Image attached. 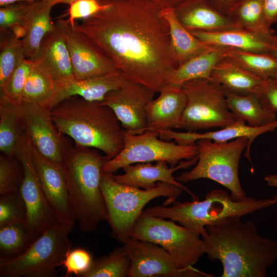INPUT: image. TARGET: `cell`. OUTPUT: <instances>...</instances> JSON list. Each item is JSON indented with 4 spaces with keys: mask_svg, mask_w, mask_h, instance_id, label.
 <instances>
[{
    "mask_svg": "<svg viewBox=\"0 0 277 277\" xmlns=\"http://www.w3.org/2000/svg\"><path fill=\"white\" fill-rule=\"evenodd\" d=\"M128 78L119 70L77 80L58 89L51 108L62 101L72 96H80L89 101L101 102L109 92L120 88Z\"/></svg>",
    "mask_w": 277,
    "mask_h": 277,
    "instance_id": "24",
    "label": "cell"
},
{
    "mask_svg": "<svg viewBox=\"0 0 277 277\" xmlns=\"http://www.w3.org/2000/svg\"><path fill=\"white\" fill-rule=\"evenodd\" d=\"M212 7L229 15L231 12L243 0H206Z\"/></svg>",
    "mask_w": 277,
    "mask_h": 277,
    "instance_id": "44",
    "label": "cell"
},
{
    "mask_svg": "<svg viewBox=\"0 0 277 277\" xmlns=\"http://www.w3.org/2000/svg\"><path fill=\"white\" fill-rule=\"evenodd\" d=\"M106 161L96 149L70 147L63 164L71 211L84 232L94 231L107 220L108 213L101 189L102 168Z\"/></svg>",
    "mask_w": 277,
    "mask_h": 277,
    "instance_id": "4",
    "label": "cell"
},
{
    "mask_svg": "<svg viewBox=\"0 0 277 277\" xmlns=\"http://www.w3.org/2000/svg\"><path fill=\"white\" fill-rule=\"evenodd\" d=\"M229 49L213 48L178 66L168 76L166 84L182 87L186 82L199 78L210 79L212 70Z\"/></svg>",
    "mask_w": 277,
    "mask_h": 277,
    "instance_id": "29",
    "label": "cell"
},
{
    "mask_svg": "<svg viewBox=\"0 0 277 277\" xmlns=\"http://www.w3.org/2000/svg\"><path fill=\"white\" fill-rule=\"evenodd\" d=\"M159 137V132L155 130L132 134L124 130L122 149L114 157L105 162L102 171L113 174L128 165L157 161L165 162L174 167L183 160L197 156L196 144L182 145Z\"/></svg>",
    "mask_w": 277,
    "mask_h": 277,
    "instance_id": "11",
    "label": "cell"
},
{
    "mask_svg": "<svg viewBox=\"0 0 277 277\" xmlns=\"http://www.w3.org/2000/svg\"><path fill=\"white\" fill-rule=\"evenodd\" d=\"M30 152L45 195L60 223L71 231L75 221L69 204V193L63 165L42 155L30 142Z\"/></svg>",
    "mask_w": 277,
    "mask_h": 277,
    "instance_id": "16",
    "label": "cell"
},
{
    "mask_svg": "<svg viewBox=\"0 0 277 277\" xmlns=\"http://www.w3.org/2000/svg\"><path fill=\"white\" fill-rule=\"evenodd\" d=\"M101 189L106 206L109 223L113 238L122 243L129 237L130 232L143 211L145 206L151 200L166 197L164 206L173 204L183 190L174 185L158 182L150 189L121 184L112 174L102 172Z\"/></svg>",
    "mask_w": 277,
    "mask_h": 277,
    "instance_id": "6",
    "label": "cell"
},
{
    "mask_svg": "<svg viewBox=\"0 0 277 277\" xmlns=\"http://www.w3.org/2000/svg\"><path fill=\"white\" fill-rule=\"evenodd\" d=\"M34 241L25 222L0 226V259L19 255Z\"/></svg>",
    "mask_w": 277,
    "mask_h": 277,
    "instance_id": "35",
    "label": "cell"
},
{
    "mask_svg": "<svg viewBox=\"0 0 277 277\" xmlns=\"http://www.w3.org/2000/svg\"><path fill=\"white\" fill-rule=\"evenodd\" d=\"M186 97V106L179 129L196 132L224 128L238 119L229 109L226 90L209 79L191 80L182 86Z\"/></svg>",
    "mask_w": 277,
    "mask_h": 277,
    "instance_id": "10",
    "label": "cell"
},
{
    "mask_svg": "<svg viewBox=\"0 0 277 277\" xmlns=\"http://www.w3.org/2000/svg\"><path fill=\"white\" fill-rule=\"evenodd\" d=\"M129 237L156 244L167 251L181 269L194 268L205 254L204 242L197 233L175 223L172 220L152 216L144 210Z\"/></svg>",
    "mask_w": 277,
    "mask_h": 277,
    "instance_id": "9",
    "label": "cell"
},
{
    "mask_svg": "<svg viewBox=\"0 0 277 277\" xmlns=\"http://www.w3.org/2000/svg\"><path fill=\"white\" fill-rule=\"evenodd\" d=\"M171 206H154L144 211L152 216L176 222L202 237L207 234V226L229 217H242L277 205V194L263 199L248 197L243 201H235L227 191L213 189L206 194L202 201H176Z\"/></svg>",
    "mask_w": 277,
    "mask_h": 277,
    "instance_id": "5",
    "label": "cell"
},
{
    "mask_svg": "<svg viewBox=\"0 0 277 277\" xmlns=\"http://www.w3.org/2000/svg\"><path fill=\"white\" fill-rule=\"evenodd\" d=\"M38 1L39 0H0V6L1 7L17 2H27L29 3H32Z\"/></svg>",
    "mask_w": 277,
    "mask_h": 277,
    "instance_id": "49",
    "label": "cell"
},
{
    "mask_svg": "<svg viewBox=\"0 0 277 277\" xmlns=\"http://www.w3.org/2000/svg\"><path fill=\"white\" fill-rule=\"evenodd\" d=\"M155 93L148 87L128 79L120 88L109 92L100 102L112 110L124 130L141 134L146 130V106Z\"/></svg>",
    "mask_w": 277,
    "mask_h": 277,
    "instance_id": "14",
    "label": "cell"
},
{
    "mask_svg": "<svg viewBox=\"0 0 277 277\" xmlns=\"http://www.w3.org/2000/svg\"><path fill=\"white\" fill-rule=\"evenodd\" d=\"M31 61L50 75L56 90L76 80L66 43L65 19L60 18L54 24Z\"/></svg>",
    "mask_w": 277,
    "mask_h": 277,
    "instance_id": "17",
    "label": "cell"
},
{
    "mask_svg": "<svg viewBox=\"0 0 277 277\" xmlns=\"http://www.w3.org/2000/svg\"><path fill=\"white\" fill-rule=\"evenodd\" d=\"M93 259L89 251L82 248L71 249L67 253L63 266L65 276L82 277L90 268Z\"/></svg>",
    "mask_w": 277,
    "mask_h": 277,
    "instance_id": "40",
    "label": "cell"
},
{
    "mask_svg": "<svg viewBox=\"0 0 277 277\" xmlns=\"http://www.w3.org/2000/svg\"><path fill=\"white\" fill-rule=\"evenodd\" d=\"M0 91L18 67L26 58L22 40L16 38L9 30L1 31Z\"/></svg>",
    "mask_w": 277,
    "mask_h": 277,
    "instance_id": "34",
    "label": "cell"
},
{
    "mask_svg": "<svg viewBox=\"0 0 277 277\" xmlns=\"http://www.w3.org/2000/svg\"><path fill=\"white\" fill-rule=\"evenodd\" d=\"M181 24L190 32H214L239 28L232 18L206 0H186L174 8Z\"/></svg>",
    "mask_w": 277,
    "mask_h": 277,
    "instance_id": "22",
    "label": "cell"
},
{
    "mask_svg": "<svg viewBox=\"0 0 277 277\" xmlns=\"http://www.w3.org/2000/svg\"><path fill=\"white\" fill-rule=\"evenodd\" d=\"M22 104L26 129L32 144L42 155L63 165L71 146L56 128L52 118L51 109L36 104Z\"/></svg>",
    "mask_w": 277,
    "mask_h": 277,
    "instance_id": "15",
    "label": "cell"
},
{
    "mask_svg": "<svg viewBox=\"0 0 277 277\" xmlns=\"http://www.w3.org/2000/svg\"><path fill=\"white\" fill-rule=\"evenodd\" d=\"M159 92V96L146 106V130L179 129L186 104L182 87L166 84Z\"/></svg>",
    "mask_w": 277,
    "mask_h": 277,
    "instance_id": "20",
    "label": "cell"
},
{
    "mask_svg": "<svg viewBox=\"0 0 277 277\" xmlns=\"http://www.w3.org/2000/svg\"><path fill=\"white\" fill-rule=\"evenodd\" d=\"M65 33L75 78L81 80L118 69L113 61L65 20Z\"/></svg>",
    "mask_w": 277,
    "mask_h": 277,
    "instance_id": "18",
    "label": "cell"
},
{
    "mask_svg": "<svg viewBox=\"0 0 277 277\" xmlns=\"http://www.w3.org/2000/svg\"><path fill=\"white\" fill-rule=\"evenodd\" d=\"M23 176V167L16 156L1 154L0 196L19 191Z\"/></svg>",
    "mask_w": 277,
    "mask_h": 277,
    "instance_id": "37",
    "label": "cell"
},
{
    "mask_svg": "<svg viewBox=\"0 0 277 277\" xmlns=\"http://www.w3.org/2000/svg\"><path fill=\"white\" fill-rule=\"evenodd\" d=\"M69 5L66 13L63 16H68L67 23L73 27L78 19H85L98 11L102 7L100 0H73Z\"/></svg>",
    "mask_w": 277,
    "mask_h": 277,
    "instance_id": "42",
    "label": "cell"
},
{
    "mask_svg": "<svg viewBox=\"0 0 277 277\" xmlns=\"http://www.w3.org/2000/svg\"><path fill=\"white\" fill-rule=\"evenodd\" d=\"M195 144L198 152L195 166L176 179L182 183L209 179L229 190L233 200H246L248 197L239 179V165L242 153L247 148L248 139L242 137L222 143L201 139Z\"/></svg>",
    "mask_w": 277,
    "mask_h": 277,
    "instance_id": "7",
    "label": "cell"
},
{
    "mask_svg": "<svg viewBox=\"0 0 277 277\" xmlns=\"http://www.w3.org/2000/svg\"><path fill=\"white\" fill-rule=\"evenodd\" d=\"M254 93L266 109L273 113H277V80H265Z\"/></svg>",
    "mask_w": 277,
    "mask_h": 277,
    "instance_id": "43",
    "label": "cell"
},
{
    "mask_svg": "<svg viewBox=\"0 0 277 277\" xmlns=\"http://www.w3.org/2000/svg\"><path fill=\"white\" fill-rule=\"evenodd\" d=\"M224 219L206 227L205 254L223 266L222 277H266L277 260V241L261 236L251 220Z\"/></svg>",
    "mask_w": 277,
    "mask_h": 277,
    "instance_id": "2",
    "label": "cell"
},
{
    "mask_svg": "<svg viewBox=\"0 0 277 277\" xmlns=\"http://www.w3.org/2000/svg\"><path fill=\"white\" fill-rule=\"evenodd\" d=\"M161 13L169 25L171 54L177 66L214 47L188 31L177 18L173 8H163Z\"/></svg>",
    "mask_w": 277,
    "mask_h": 277,
    "instance_id": "26",
    "label": "cell"
},
{
    "mask_svg": "<svg viewBox=\"0 0 277 277\" xmlns=\"http://www.w3.org/2000/svg\"><path fill=\"white\" fill-rule=\"evenodd\" d=\"M27 211L20 191L0 196V226L25 222Z\"/></svg>",
    "mask_w": 277,
    "mask_h": 277,
    "instance_id": "39",
    "label": "cell"
},
{
    "mask_svg": "<svg viewBox=\"0 0 277 277\" xmlns=\"http://www.w3.org/2000/svg\"><path fill=\"white\" fill-rule=\"evenodd\" d=\"M22 104L0 96V150L8 156H16L26 131Z\"/></svg>",
    "mask_w": 277,
    "mask_h": 277,
    "instance_id": "25",
    "label": "cell"
},
{
    "mask_svg": "<svg viewBox=\"0 0 277 277\" xmlns=\"http://www.w3.org/2000/svg\"><path fill=\"white\" fill-rule=\"evenodd\" d=\"M130 259L123 247L109 254L93 259L89 270L82 277H126L130 268Z\"/></svg>",
    "mask_w": 277,
    "mask_h": 277,
    "instance_id": "36",
    "label": "cell"
},
{
    "mask_svg": "<svg viewBox=\"0 0 277 277\" xmlns=\"http://www.w3.org/2000/svg\"><path fill=\"white\" fill-rule=\"evenodd\" d=\"M32 3L18 2L1 7L0 9L1 31L8 30L11 26L16 23L25 25L26 18Z\"/></svg>",
    "mask_w": 277,
    "mask_h": 277,
    "instance_id": "41",
    "label": "cell"
},
{
    "mask_svg": "<svg viewBox=\"0 0 277 277\" xmlns=\"http://www.w3.org/2000/svg\"><path fill=\"white\" fill-rule=\"evenodd\" d=\"M158 4L162 7H172L174 8L181 4L183 3L186 0H152Z\"/></svg>",
    "mask_w": 277,
    "mask_h": 277,
    "instance_id": "47",
    "label": "cell"
},
{
    "mask_svg": "<svg viewBox=\"0 0 277 277\" xmlns=\"http://www.w3.org/2000/svg\"><path fill=\"white\" fill-rule=\"evenodd\" d=\"M197 161V156L190 160L182 161L175 166L171 167L164 161L156 162L155 164L151 162L137 163L124 167L122 168L124 171L123 174H112V176L121 184L144 189L153 188L158 182L168 183L182 189L190 195L193 200H198L195 195L173 175L176 171L187 168L195 164Z\"/></svg>",
    "mask_w": 277,
    "mask_h": 277,
    "instance_id": "19",
    "label": "cell"
},
{
    "mask_svg": "<svg viewBox=\"0 0 277 277\" xmlns=\"http://www.w3.org/2000/svg\"><path fill=\"white\" fill-rule=\"evenodd\" d=\"M266 19L271 27L277 22V0H264Z\"/></svg>",
    "mask_w": 277,
    "mask_h": 277,
    "instance_id": "45",
    "label": "cell"
},
{
    "mask_svg": "<svg viewBox=\"0 0 277 277\" xmlns=\"http://www.w3.org/2000/svg\"><path fill=\"white\" fill-rule=\"evenodd\" d=\"M271 54L277 58V35L274 36L273 47L271 52Z\"/></svg>",
    "mask_w": 277,
    "mask_h": 277,
    "instance_id": "50",
    "label": "cell"
},
{
    "mask_svg": "<svg viewBox=\"0 0 277 277\" xmlns=\"http://www.w3.org/2000/svg\"><path fill=\"white\" fill-rule=\"evenodd\" d=\"M56 4L55 2L46 0L32 3L25 22L27 33L22 39L27 58L31 60L34 57L45 35L53 29L54 24L50 14Z\"/></svg>",
    "mask_w": 277,
    "mask_h": 277,
    "instance_id": "27",
    "label": "cell"
},
{
    "mask_svg": "<svg viewBox=\"0 0 277 277\" xmlns=\"http://www.w3.org/2000/svg\"><path fill=\"white\" fill-rule=\"evenodd\" d=\"M131 261L128 277L212 276L195 268L181 269L160 246L131 237L122 243Z\"/></svg>",
    "mask_w": 277,
    "mask_h": 277,
    "instance_id": "13",
    "label": "cell"
},
{
    "mask_svg": "<svg viewBox=\"0 0 277 277\" xmlns=\"http://www.w3.org/2000/svg\"><path fill=\"white\" fill-rule=\"evenodd\" d=\"M228 107L238 119L252 127H261L275 121L276 114L269 111L254 93L240 95L226 91Z\"/></svg>",
    "mask_w": 277,
    "mask_h": 277,
    "instance_id": "30",
    "label": "cell"
},
{
    "mask_svg": "<svg viewBox=\"0 0 277 277\" xmlns=\"http://www.w3.org/2000/svg\"><path fill=\"white\" fill-rule=\"evenodd\" d=\"M229 15L239 28L261 33H275L267 23L264 0H243Z\"/></svg>",
    "mask_w": 277,
    "mask_h": 277,
    "instance_id": "33",
    "label": "cell"
},
{
    "mask_svg": "<svg viewBox=\"0 0 277 277\" xmlns=\"http://www.w3.org/2000/svg\"><path fill=\"white\" fill-rule=\"evenodd\" d=\"M209 80L221 85L226 91L240 95L254 93L265 81L225 57L214 67Z\"/></svg>",
    "mask_w": 277,
    "mask_h": 277,
    "instance_id": "28",
    "label": "cell"
},
{
    "mask_svg": "<svg viewBox=\"0 0 277 277\" xmlns=\"http://www.w3.org/2000/svg\"><path fill=\"white\" fill-rule=\"evenodd\" d=\"M69 229L60 223L46 229L19 255L0 259L1 277H56L71 249Z\"/></svg>",
    "mask_w": 277,
    "mask_h": 277,
    "instance_id": "8",
    "label": "cell"
},
{
    "mask_svg": "<svg viewBox=\"0 0 277 277\" xmlns=\"http://www.w3.org/2000/svg\"><path fill=\"white\" fill-rule=\"evenodd\" d=\"M276 128L277 120L265 126L252 127L247 125L244 120L238 119L234 123L214 131L199 133L189 131L176 132L168 129L158 132L160 138L167 141L174 140L176 143L182 145L194 144L197 141L201 139H207L215 142L222 143L239 137H246L248 139V145L245 156L251 161L250 148L253 141L261 134L273 131Z\"/></svg>",
    "mask_w": 277,
    "mask_h": 277,
    "instance_id": "21",
    "label": "cell"
},
{
    "mask_svg": "<svg viewBox=\"0 0 277 277\" xmlns=\"http://www.w3.org/2000/svg\"><path fill=\"white\" fill-rule=\"evenodd\" d=\"M264 180L268 186L277 188V174L267 175L265 176Z\"/></svg>",
    "mask_w": 277,
    "mask_h": 277,
    "instance_id": "48",
    "label": "cell"
},
{
    "mask_svg": "<svg viewBox=\"0 0 277 277\" xmlns=\"http://www.w3.org/2000/svg\"><path fill=\"white\" fill-rule=\"evenodd\" d=\"M14 36L18 39H23L27 33V28L25 25L16 23L11 26L9 29Z\"/></svg>",
    "mask_w": 277,
    "mask_h": 277,
    "instance_id": "46",
    "label": "cell"
},
{
    "mask_svg": "<svg viewBox=\"0 0 277 277\" xmlns=\"http://www.w3.org/2000/svg\"><path fill=\"white\" fill-rule=\"evenodd\" d=\"M30 138L25 131L16 156L21 162L24 176L20 192L25 203V223L34 240L51 226L60 223L41 186L30 152Z\"/></svg>",
    "mask_w": 277,
    "mask_h": 277,
    "instance_id": "12",
    "label": "cell"
},
{
    "mask_svg": "<svg viewBox=\"0 0 277 277\" xmlns=\"http://www.w3.org/2000/svg\"><path fill=\"white\" fill-rule=\"evenodd\" d=\"M191 33L212 47L266 54H271L275 35V33H261L241 28L214 32Z\"/></svg>",
    "mask_w": 277,
    "mask_h": 277,
    "instance_id": "23",
    "label": "cell"
},
{
    "mask_svg": "<svg viewBox=\"0 0 277 277\" xmlns=\"http://www.w3.org/2000/svg\"><path fill=\"white\" fill-rule=\"evenodd\" d=\"M101 9L72 27L94 43L127 77L159 92L178 66L163 8L152 0H100Z\"/></svg>",
    "mask_w": 277,
    "mask_h": 277,
    "instance_id": "1",
    "label": "cell"
},
{
    "mask_svg": "<svg viewBox=\"0 0 277 277\" xmlns=\"http://www.w3.org/2000/svg\"><path fill=\"white\" fill-rule=\"evenodd\" d=\"M56 91V85L52 77L34 64L23 91L22 103L36 104L51 109Z\"/></svg>",
    "mask_w": 277,
    "mask_h": 277,
    "instance_id": "31",
    "label": "cell"
},
{
    "mask_svg": "<svg viewBox=\"0 0 277 277\" xmlns=\"http://www.w3.org/2000/svg\"><path fill=\"white\" fill-rule=\"evenodd\" d=\"M59 132L71 137L76 146L95 148L106 161L116 156L124 146V129L112 110L100 102L72 96L51 109Z\"/></svg>",
    "mask_w": 277,
    "mask_h": 277,
    "instance_id": "3",
    "label": "cell"
},
{
    "mask_svg": "<svg viewBox=\"0 0 277 277\" xmlns=\"http://www.w3.org/2000/svg\"><path fill=\"white\" fill-rule=\"evenodd\" d=\"M34 66L33 62L25 58L15 69L8 79L1 96L14 103L22 104L23 91Z\"/></svg>",
    "mask_w": 277,
    "mask_h": 277,
    "instance_id": "38",
    "label": "cell"
},
{
    "mask_svg": "<svg viewBox=\"0 0 277 277\" xmlns=\"http://www.w3.org/2000/svg\"><path fill=\"white\" fill-rule=\"evenodd\" d=\"M46 1H53L55 2V3L57 4L60 3H65V4H68L69 2L73 0H46Z\"/></svg>",
    "mask_w": 277,
    "mask_h": 277,
    "instance_id": "51",
    "label": "cell"
},
{
    "mask_svg": "<svg viewBox=\"0 0 277 277\" xmlns=\"http://www.w3.org/2000/svg\"><path fill=\"white\" fill-rule=\"evenodd\" d=\"M225 57L263 80H277V58L271 54L229 49Z\"/></svg>",
    "mask_w": 277,
    "mask_h": 277,
    "instance_id": "32",
    "label": "cell"
}]
</instances>
